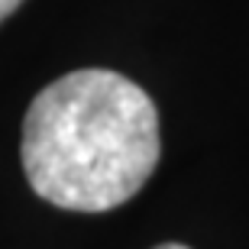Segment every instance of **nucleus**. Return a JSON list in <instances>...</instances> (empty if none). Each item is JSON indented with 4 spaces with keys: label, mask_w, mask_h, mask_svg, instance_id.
<instances>
[{
    "label": "nucleus",
    "mask_w": 249,
    "mask_h": 249,
    "mask_svg": "<svg viewBox=\"0 0 249 249\" xmlns=\"http://www.w3.org/2000/svg\"><path fill=\"white\" fill-rule=\"evenodd\" d=\"M19 3H23V0H0V23H3V19H7L10 13L19 7Z\"/></svg>",
    "instance_id": "2"
},
{
    "label": "nucleus",
    "mask_w": 249,
    "mask_h": 249,
    "mask_svg": "<svg viewBox=\"0 0 249 249\" xmlns=\"http://www.w3.org/2000/svg\"><path fill=\"white\" fill-rule=\"evenodd\" d=\"M159 149L156 104L104 68L52 81L23 120V172L62 211L101 213L126 204L156 172Z\"/></svg>",
    "instance_id": "1"
},
{
    "label": "nucleus",
    "mask_w": 249,
    "mask_h": 249,
    "mask_svg": "<svg viewBox=\"0 0 249 249\" xmlns=\"http://www.w3.org/2000/svg\"><path fill=\"white\" fill-rule=\"evenodd\" d=\"M156 249H188V246H181V243H162V246H156Z\"/></svg>",
    "instance_id": "3"
}]
</instances>
